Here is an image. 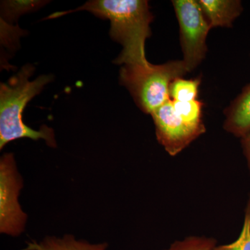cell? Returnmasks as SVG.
I'll return each instance as SVG.
<instances>
[{"label":"cell","mask_w":250,"mask_h":250,"mask_svg":"<svg viewBox=\"0 0 250 250\" xmlns=\"http://www.w3.org/2000/svg\"><path fill=\"white\" fill-rule=\"evenodd\" d=\"M107 243H92L66 234L62 237L47 236L41 241H31L22 250H107Z\"/></svg>","instance_id":"obj_9"},{"label":"cell","mask_w":250,"mask_h":250,"mask_svg":"<svg viewBox=\"0 0 250 250\" xmlns=\"http://www.w3.org/2000/svg\"><path fill=\"white\" fill-rule=\"evenodd\" d=\"M34 72L31 64L24 65L17 74L0 86V149L15 140H45L52 147L57 146L54 130L42 125L39 130L31 129L23 122L24 108L34 97L52 82V75H42L29 81Z\"/></svg>","instance_id":"obj_2"},{"label":"cell","mask_w":250,"mask_h":250,"mask_svg":"<svg viewBox=\"0 0 250 250\" xmlns=\"http://www.w3.org/2000/svg\"><path fill=\"white\" fill-rule=\"evenodd\" d=\"M22 187L14 154H4L0 159V233L3 234L18 237L25 230L27 215L19 202Z\"/></svg>","instance_id":"obj_5"},{"label":"cell","mask_w":250,"mask_h":250,"mask_svg":"<svg viewBox=\"0 0 250 250\" xmlns=\"http://www.w3.org/2000/svg\"><path fill=\"white\" fill-rule=\"evenodd\" d=\"M80 11H89L99 18L111 21L109 34L121 43L123 49L114 61L117 65H147L146 41L151 35L153 21L149 4L146 0H93L76 9L56 12L48 19Z\"/></svg>","instance_id":"obj_1"},{"label":"cell","mask_w":250,"mask_h":250,"mask_svg":"<svg viewBox=\"0 0 250 250\" xmlns=\"http://www.w3.org/2000/svg\"><path fill=\"white\" fill-rule=\"evenodd\" d=\"M203 14L210 27H231L243 11L239 0H200Z\"/></svg>","instance_id":"obj_8"},{"label":"cell","mask_w":250,"mask_h":250,"mask_svg":"<svg viewBox=\"0 0 250 250\" xmlns=\"http://www.w3.org/2000/svg\"><path fill=\"white\" fill-rule=\"evenodd\" d=\"M151 116L155 125L158 142L172 156L178 155L206 132L205 125L195 126L185 123L176 113L171 100L153 112Z\"/></svg>","instance_id":"obj_6"},{"label":"cell","mask_w":250,"mask_h":250,"mask_svg":"<svg viewBox=\"0 0 250 250\" xmlns=\"http://www.w3.org/2000/svg\"><path fill=\"white\" fill-rule=\"evenodd\" d=\"M242 149L250 172V131L241 139Z\"/></svg>","instance_id":"obj_15"},{"label":"cell","mask_w":250,"mask_h":250,"mask_svg":"<svg viewBox=\"0 0 250 250\" xmlns=\"http://www.w3.org/2000/svg\"><path fill=\"white\" fill-rule=\"evenodd\" d=\"M39 4L41 3H38V1H9L6 4V9L11 11V16H14L16 14L15 12H17L16 16H19L21 12H27Z\"/></svg>","instance_id":"obj_14"},{"label":"cell","mask_w":250,"mask_h":250,"mask_svg":"<svg viewBox=\"0 0 250 250\" xmlns=\"http://www.w3.org/2000/svg\"><path fill=\"white\" fill-rule=\"evenodd\" d=\"M216 246L217 241L212 237L190 236L174 241L164 250H213Z\"/></svg>","instance_id":"obj_12"},{"label":"cell","mask_w":250,"mask_h":250,"mask_svg":"<svg viewBox=\"0 0 250 250\" xmlns=\"http://www.w3.org/2000/svg\"><path fill=\"white\" fill-rule=\"evenodd\" d=\"M182 61H171L154 65H129L122 67L120 82L127 88L135 103L145 113L151 115L170 99V83L188 73Z\"/></svg>","instance_id":"obj_3"},{"label":"cell","mask_w":250,"mask_h":250,"mask_svg":"<svg viewBox=\"0 0 250 250\" xmlns=\"http://www.w3.org/2000/svg\"><path fill=\"white\" fill-rule=\"evenodd\" d=\"M172 104L176 113L185 123L191 125H205L202 120L203 103L195 100L190 102H174Z\"/></svg>","instance_id":"obj_11"},{"label":"cell","mask_w":250,"mask_h":250,"mask_svg":"<svg viewBox=\"0 0 250 250\" xmlns=\"http://www.w3.org/2000/svg\"><path fill=\"white\" fill-rule=\"evenodd\" d=\"M223 127L225 131L238 138L250 131V83L243 88L240 95L225 110Z\"/></svg>","instance_id":"obj_7"},{"label":"cell","mask_w":250,"mask_h":250,"mask_svg":"<svg viewBox=\"0 0 250 250\" xmlns=\"http://www.w3.org/2000/svg\"><path fill=\"white\" fill-rule=\"evenodd\" d=\"M213 250H250V196L245 211L243 228L238 238L229 244L217 245Z\"/></svg>","instance_id":"obj_13"},{"label":"cell","mask_w":250,"mask_h":250,"mask_svg":"<svg viewBox=\"0 0 250 250\" xmlns=\"http://www.w3.org/2000/svg\"><path fill=\"white\" fill-rule=\"evenodd\" d=\"M180 29L183 62L188 72L196 68L205 59L207 52V38L211 29L198 1H172Z\"/></svg>","instance_id":"obj_4"},{"label":"cell","mask_w":250,"mask_h":250,"mask_svg":"<svg viewBox=\"0 0 250 250\" xmlns=\"http://www.w3.org/2000/svg\"><path fill=\"white\" fill-rule=\"evenodd\" d=\"M201 80H185L183 77L174 80L170 83L169 94L174 102H190L197 100Z\"/></svg>","instance_id":"obj_10"}]
</instances>
